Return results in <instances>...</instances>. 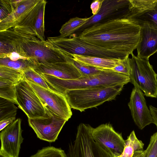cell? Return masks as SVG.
<instances>
[{
  "label": "cell",
  "mask_w": 157,
  "mask_h": 157,
  "mask_svg": "<svg viewBox=\"0 0 157 157\" xmlns=\"http://www.w3.org/2000/svg\"><path fill=\"white\" fill-rule=\"evenodd\" d=\"M126 16L95 23L75 34L92 46L129 56L136 49L140 27Z\"/></svg>",
  "instance_id": "1"
},
{
  "label": "cell",
  "mask_w": 157,
  "mask_h": 157,
  "mask_svg": "<svg viewBox=\"0 0 157 157\" xmlns=\"http://www.w3.org/2000/svg\"><path fill=\"white\" fill-rule=\"evenodd\" d=\"M50 89L63 94L66 90L124 85L131 80L129 76L112 70H103L98 74L74 79H63L39 73Z\"/></svg>",
  "instance_id": "2"
},
{
  "label": "cell",
  "mask_w": 157,
  "mask_h": 157,
  "mask_svg": "<svg viewBox=\"0 0 157 157\" xmlns=\"http://www.w3.org/2000/svg\"><path fill=\"white\" fill-rule=\"evenodd\" d=\"M123 85L66 91L65 96L71 108L82 112L114 99L119 94Z\"/></svg>",
  "instance_id": "3"
},
{
  "label": "cell",
  "mask_w": 157,
  "mask_h": 157,
  "mask_svg": "<svg viewBox=\"0 0 157 157\" xmlns=\"http://www.w3.org/2000/svg\"><path fill=\"white\" fill-rule=\"evenodd\" d=\"M46 40L55 47L70 54L110 59H123L127 57L121 54L89 44L78 38L75 33L71 35L69 38L60 35L48 37Z\"/></svg>",
  "instance_id": "4"
},
{
  "label": "cell",
  "mask_w": 157,
  "mask_h": 157,
  "mask_svg": "<svg viewBox=\"0 0 157 157\" xmlns=\"http://www.w3.org/2000/svg\"><path fill=\"white\" fill-rule=\"evenodd\" d=\"M92 128L89 124L79 125L75 140L69 145L67 157H114L94 140Z\"/></svg>",
  "instance_id": "5"
},
{
  "label": "cell",
  "mask_w": 157,
  "mask_h": 157,
  "mask_svg": "<svg viewBox=\"0 0 157 157\" xmlns=\"http://www.w3.org/2000/svg\"><path fill=\"white\" fill-rule=\"evenodd\" d=\"M131 55V82L136 84L145 96L157 98V74L152 65L148 60L136 56L133 53Z\"/></svg>",
  "instance_id": "6"
},
{
  "label": "cell",
  "mask_w": 157,
  "mask_h": 157,
  "mask_svg": "<svg viewBox=\"0 0 157 157\" xmlns=\"http://www.w3.org/2000/svg\"><path fill=\"white\" fill-rule=\"evenodd\" d=\"M26 57L36 63L48 64L69 60L70 54L38 38L27 41L21 46Z\"/></svg>",
  "instance_id": "7"
},
{
  "label": "cell",
  "mask_w": 157,
  "mask_h": 157,
  "mask_svg": "<svg viewBox=\"0 0 157 157\" xmlns=\"http://www.w3.org/2000/svg\"><path fill=\"white\" fill-rule=\"evenodd\" d=\"M44 0H21L14 10L0 21V31L17 26L33 27Z\"/></svg>",
  "instance_id": "8"
},
{
  "label": "cell",
  "mask_w": 157,
  "mask_h": 157,
  "mask_svg": "<svg viewBox=\"0 0 157 157\" xmlns=\"http://www.w3.org/2000/svg\"><path fill=\"white\" fill-rule=\"evenodd\" d=\"M38 38L33 27L17 26L0 31V58L12 52L27 58L22 48V44Z\"/></svg>",
  "instance_id": "9"
},
{
  "label": "cell",
  "mask_w": 157,
  "mask_h": 157,
  "mask_svg": "<svg viewBox=\"0 0 157 157\" xmlns=\"http://www.w3.org/2000/svg\"><path fill=\"white\" fill-rule=\"evenodd\" d=\"M45 108L44 115L40 117L28 118L29 126L37 137L49 142H55L62 128L67 121Z\"/></svg>",
  "instance_id": "10"
},
{
  "label": "cell",
  "mask_w": 157,
  "mask_h": 157,
  "mask_svg": "<svg viewBox=\"0 0 157 157\" xmlns=\"http://www.w3.org/2000/svg\"><path fill=\"white\" fill-rule=\"evenodd\" d=\"M17 105L28 118H39L45 113V109L33 87L25 80L15 85Z\"/></svg>",
  "instance_id": "11"
},
{
  "label": "cell",
  "mask_w": 157,
  "mask_h": 157,
  "mask_svg": "<svg viewBox=\"0 0 157 157\" xmlns=\"http://www.w3.org/2000/svg\"><path fill=\"white\" fill-rule=\"evenodd\" d=\"M26 81L33 87L45 108L67 121L71 117V108L64 94Z\"/></svg>",
  "instance_id": "12"
},
{
  "label": "cell",
  "mask_w": 157,
  "mask_h": 157,
  "mask_svg": "<svg viewBox=\"0 0 157 157\" xmlns=\"http://www.w3.org/2000/svg\"><path fill=\"white\" fill-rule=\"evenodd\" d=\"M126 17L140 26L147 25L157 29V0H129Z\"/></svg>",
  "instance_id": "13"
},
{
  "label": "cell",
  "mask_w": 157,
  "mask_h": 157,
  "mask_svg": "<svg viewBox=\"0 0 157 157\" xmlns=\"http://www.w3.org/2000/svg\"><path fill=\"white\" fill-rule=\"evenodd\" d=\"M91 135L94 140L105 149L114 157L122 153L125 146V140L121 133L116 132L109 123L101 124L93 128Z\"/></svg>",
  "instance_id": "14"
},
{
  "label": "cell",
  "mask_w": 157,
  "mask_h": 157,
  "mask_svg": "<svg viewBox=\"0 0 157 157\" xmlns=\"http://www.w3.org/2000/svg\"><path fill=\"white\" fill-rule=\"evenodd\" d=\"M21 119L18 118L1 131L0 154L7 157H18L23 138Z\"/></svg>",
  "instance_id": "15"
},
{
  "label": "cell",
  "mask_w": 157,
  "mask_h": 157,
  "mask_svg": "<svg viewBox=\"0 0 157 157\" xmlns=\"http://www.w3.org/2000/svg\"><path fill=\"white\" fill-rule=\"evenodd\" d=\"M129 0H104L98 13L90 17L89 20L75 34L95 23L126 15L128 12Z\"/></svg>",
  "instance_id": "16"
},
{
  "label": "cell",
  "mask_w": 157,
  "mask_h": 157,
  "mask_svg": "<svg viewBox=\"0 0 157 157\" xmlns=\"http://www.w3.org/2000/svg\"><path fill=\"white\" fill-rule=\"evenodd\" d=\"M132 91L128 105L134 123L140 130L153 123L150 111L148 108L144 94L135 84Z\"/></svg>",
  "instance_id": "17"
},
{
  "label": "cell",
  "mask_w": 157,
  "mask_h": 157,
  "mask_svg": "<svg viewBox=\"0 0 157 157\" xmlns=\"http://www.w3.org/2000/svg\"><path fill=\"white\" fill-rule=\"evenodd\" d=\"M39 73L52 75L63 79H74L82 75L74 64L72 57L67 61L48 64L36 63L33 68Z\"/></svg>",
  "instance_id": "18"
},
{
  "label": "cell",
  "mask_w": 157,
  "mask_h": 157,
  "mask_svg": "<svg viewBox=\"0 0 157 157\" xmlns=\"http://www.w3.org/2000/svg\"><path fill=\"white\" fill-rule=\"evenodd\" d=\"M140 38L137 46V56L148 60L157 52V29L144 25L140 26Z\"/></svg>",
  "instance_id": "19"
},
{
  "label": "cell",
  "mask_w": 157,
  "mask_h": 157,
  "mask_svg": "<svg viewBox=\"0 0 157 157\" xmlns=\"http://www.w3.org/2000/svg\"><path fill=\"white\" fill-rule=\"evenodd\" d=\"M70 54L72 59L74 61L85 65L94 67L102 70H112L118 64L122 59H106Z\"/></svg>",
  "instance_id": "20"
},
{
  "label": "cell",
  "mask_w": 157,
  "mask_h": 157,
  "mask_svg": "<svg viewBox=\"0 0 157 157\" xmlns=\"http://www.w3.org/2000/svg\"><path fill=\"white\" fill-rule=\"evenodd\" d=\"M125 143L123 152L118 157H132L134 151L143 149L144 144L137 139L134 130L125 140Z\"/></svg>",
  "instance_id": "21"
},
{
  "label": "cell",
  "mask_w": 157,
  "mask_h": 157,
  "mask_svg": "<svg viewBox=\"0 0 157 157\" xmlns=\"http://www.w3.org/2000/svg\"><path fill=\"white\" fill-rule=\"evenodd\" d=\"M90 19V17L81 18L75 17L71 18L61 26L59 32L60 36L67 37L74 33Z\"/></svg>",
  "instance_id": "22"
},
{
  "label": "cell",
  "mask_w": 157,
  "mask_h": 157,
  "mask_svg": "<svg viewBox=\"0 0 157 157\" xmlns=\"http://www.w3.org/2000/svg\"><path fill=\"white\" fill-rule=\"evenodd\" d=\"M0 78L8 80L15 85L25 80L24 71L0 65Z\"/></svg>",
  "instance_id": "23"
},
{
  "label": "cell",
  "mask_w": 157,
  "mask_h": 157,
  "mask_svg": "<svg viewBox=\"0 0 157 157\" xmlns=\"http://www.w3.org/2000/svg\"><path fill=\"white\" fill-rule=\"evenodd\" d=\"M36 65V63L31 58L13 61L8 58H0V65L7 66L23 71L30 68H33Z\"/></svg>",
  "instance_id": "24"
},
{
  "label": "cell",
  "mask_w": 157,
  "mask_h": 157,
  "mask_svg": "<svg viewBox=\"0 0 157 157\" xmlns=\"http://www.w3.org/2000/svg\"><path fill=\"white\" fill-rule=\"evenodd\" d=\"M0 97L17 104L15 85L8 80L0 78Z\"/></svg>",
  "instance_id": "25"
},
{
  "label": "cell",
  "mask_w": 157,
  "mask_h": 157,
  "mask_svg": "<svg viewBox=\"0 0 157 157\" xmlns=\"http://www.w3.org/2000/svg\"><path fill=\"white\" fill-rule=\"evenodd\" d=\"M14 103L0 97V121L12 118H16L17 108Z\"/></svg>",
  "instance_id": "26"
},
{
  "label": "cell",
  "mask_w": 157,
  "mask_h": 157,
  "mask_svg": "<svg viewBox=\"0 0 157 157\" xmlns=\"http://www.w3.org/2000/svg\"><path fill=\"white\" fill-rule=\"evenodd\" d=\"M47 2L44 1L40 12L34 25V30L38 35V38L45 41L44 16L45 7Z\"/></svg>",
  "instance_id": "27"
},
{
  "label": "cell",
  "mask_w": 157,
  "mask_h": 157,
  "mask_svg": "<svg viewBox=\"0 0 157 157\" xmlns=\"http://www.w3.org/2000/svg\"><path fill=\"white\" fill-rule=\"evenodd\" d=\"M21 0H0V21L11 13Z\"/></svg>",
  "instance_id": "28"
},
{
  "label": "cell",
  "mask_w": 157,
  "mask_h": 157,
  "mask_svg": "<svg viewBox=\"0 0 157 157\" xmlns=\"http://www.w3.org/2000/svg\"><path fill=\"white\" fill-rule=\"evenodd\" d=\"M30 157H67L64 151L53 146L44 147Z\"/></svg>",
  "instance_id": "29"
},
{
  "label": "cell",
  "mask_w": 157,
  "mask_h": 157,
  "mask_svg": "<svg viewBox=\"0 0 157 157\" xmlns=\"http://www.w3.org/2000/svg\"><path fill=\"white\" fill-rule=\"evenodd\" d=\"M24 73L25 80L34 83L45 89L52 90L41 75L33 68L25 70Z\"/></svg>",
  "instance_id": "30"
},
{
  "label": "cell",
  "mask_w": 157,
  "mask_h": 157,
  "mask_svg": "<svg viewBox=\"0 0 157 157\" xmlns=\"http://www.w3.org/2000/svg\"><path fill=\"white\" fill-rule=\"evenodd\" d=\"M130 59L128 56L121 59L118 64L111 70L129 76L131 71Z\"/></svg>",
  "instance_id": "31"
},
{
  "label": "cell",
  "mask_w": 157,
  "mask_h": 157,
  "mask_svg": "<svg viewBox=\"0 0 157 157\" xmlns=\"http://www.w3.org/2000/svg\"><path fill=\"white\" fill-rule=\"evenodd\" d=\"M144 157H157V132L152 135Z\"/></svg>",
  "instance_id": "32"
},
{
  "label": "cell",
  "mask_w": 157,
  "mask_h": 157,
  "mask_svg": "<svg viewBox=\"0 0 157 157\" xmlns=\"http://www.w3.org/2000/svg\"><path fill=\"white\" fill-rule=\"evenodd\" d=\"M73 60L74 64L81 72L82 76L95 75L98 74L102 71L94 67L85 65L74 61Z\"/></svg>",
  "instance_id": "33"
},
{
  "label": "cell",
  "mask_w": 157,
  "mask_h": 157,
  "mask_svg": "<svg viewBox=\"0 0 157 157\" xmlns=\"http://www.w3.org/2000/svg\"><path fill=\"white\" fill-rule=\"evenodd\" d=\"M104 0H95L92 2L90 6V8L93 15H96L99 12Z\"/></svg>",
  "instance_id": "34"
},
{
  "label": "cell",
  "mask_w": 157,
  "mask_h": 157,
  "mask_svg": "<svg viewBox=\"0 0 157 157\" xmlns=\"http://www.w3.org/2000/svg\"><path fill=\"white\" fill-rule=\"evenodd\" d=\"M16 120V118H12L0 121V131H1L8 125Z\"/></svg>",
  "instance_id": "35"
},
{
  "label": "cell",
  "mask_w": 157,
  "mask_h": 157,
  "mask_svg": "<svg viewBox=\"0 0 157 157\" xmlns=\"http://www.w3.org/2000/svg\"><path fill=\"white\" fill-rule=\"evenodd\" d=\"M149 109L152 117L153 122L156 126L157 128V108L150 105Z\"/></svg>",
  "instance_id": "36"
},
{
  "label": "cell",
  "mask_w": 157,
  "mask_h": 157,
  "mask_svg": "<svg viewBox=\"0 0 157 157\" xmlns=\"http://www.w3.org/2000/svg\"><path fill=\"white\" fill-rule=\"evenodd\" d=\"M146 153V150H140L134 152L132 157H144Z\"/></svg>",
  "instance_id": "37"
},
{
  "label": "cell",
  "mask_w": 157,
  "mask_h": 157,
  "mask_svg": "<svg viewBox=\"0 0 157 157\" xmlns=\"http://www.w3.org/2000/svg\"><path fill=\"white\" fill-rule=\"evenodd\" d=\"M0 157H7L4 155H3L2 154H0Z\"/></svg>",
  "instance_id": "38"
}]
</instances>
